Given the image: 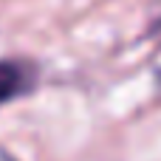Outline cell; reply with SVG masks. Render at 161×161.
<instances>
[{"label": "cell", "mask_w": 161, "mask_h": 161, "mask_svg": "<svg viewBox=\"0 0 161 161\" xmlns=\"http://www.w3.org/2000/svg\"><path fill=\"white\" fill-rule=\"evenodd\" d=\"M25 91V71L17 62H3L0 59V105L20 96Z\"/></svg>", "instance_id": "6da1fadb"}, {"label": "cell", "mask_w": 161, "mask_h": 161, "mask_svg": "<svg viewBox=\"0 0 161 161\" xmlns=\"http://www.w3.org/2000/svg\"><path fill=\"white\" fill-rule=\"evenodd\" d=\"M0 161H11V158H8V156H6V153H0Z\"/></svg>", "instance_id": "7a4b0ae2"}, {"label": "cell", "mask_w": 161, "mask_h": 161, "mask_svg": "<svg viewBox=\"0 0 161 161\" xmlns=\"http://www.w3.org/2000/svg\"><path fill=\"white\" fill-rule=\"evenodd\" d=\"M158 79H161V71H158Z\"/></svg>", "instance_id": "3957f363"}]
</instances>
